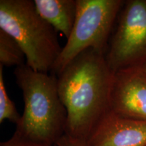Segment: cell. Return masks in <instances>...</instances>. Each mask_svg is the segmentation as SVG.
Listing matches in <instances>:
<instances>
[{
	"mask_svg": "<svg viewBox=\"0 0 146 146\" xmlns=\"http://www.w3.org/2000/svg\"><path fill=\"white\" fill-rule=\"evenodd\" d=\"M87 146H146V121L118 116L110 110L86 139Z\"/></svg>",
	"mask_w": 146,
	"mask_h": 146,
	"instance_id": "7",
	"label": "cell"
},
{
	"mask_svg": "<svg viewBox=\"0 0 146 146\" xmlns=\"http://www.w3.org/2000/svg\"><path fill=\"white\" fill-rule=\"evenodd\" d=\"M56 144L58 146H87L86 140L72 137L67 134L64 135Z\"/></svg>",
	"mask_w": 146,
	"mask_h": 146,
	"instance_id": "12",
	"label": "cell"
},
{
	"mask_svg": "<svg viewBox=\"0 0 146 146\" xmlns=\"http://www.w3.org/2000/svg\"><path fill=\"white\" fill-rule=\"evenodd\" d=\"M24 110L15 133L33 141L54 145L66 134L67 112L60 98L57 76L38 72L27 64L16 67Z\"/></svg>",
	"mask_w": 146,
	"mask_h": 146,
	"instance_id": "2",
	"label": "cell"
},
{
	"mask_svg": "<svg viewBox=\"0 0 146 146\" xmlns=\"http://www.w3.org/2000/svg\"><path fill=\"white\" fill-rule=\"evenodd\" d=\"M114 74L104 54L88 49L56 75L60 98L67 112L66 134L87 139L110 110Z\"/></svg>",
	"mask_w": 146,
	"mask_h": 146,
	"instance_id": "1",
	"label": "cell"
},
{
	"mask_svg": "<svg viewBox=\"0 0 146 146\" xmlns=\"http://www.w3.org/2000/svg\"><path fill=\"white\" fill-rule=\"evenodd\" d=\"M0 146H58L57 144H47L33 141L25 137H23L14 132L11 137L7 141L1 142Z\"/></svg>",
	"mask_w": 146,
	"mask_h": 146,
	"instance_id": "11",
	"label": "cell"
},
{
	"mask_svg": "<svg viewBox=\"0 0 146 146\" xmlns=\"http://www.w3.org/2000/svg\"><path fill=\"white\" fill-rule=\"evenodd\" d=\"M3 66L0 64V123L8 120L16 125L21 115L18 112L15 104L7 93L3 78Z\"/></svg>",
	"mask_w": 146,
	"mask_h": 146,
	"instance_id": "10",
	"label": "cell"
},
{
	"mask_svg": "<svg viewBox=\"0 0 146 146\" xmlns=\"http://www.w3.org/2000/svg\"><path fill=\"white\" fill-rule=\"evenodd\" d=\"M38 13L45 21L68 39L75 22L76 0H34Z\"/></svg>",
	"mask_w": 146,
	"mask_h": 146,
	"instance_id": "8",
	"label": "cell"
},
{
	"mask_svg": "<svg viewBox=\"0 0 146 146\" xmlns=\"http://www.w3.org/2000/svg\"><path fill=\"white\" fill-rule=\"evenodd\" d=\"M141 69H142V70H143V72H144V74L146 75V62L144 64L143 66L141 67Z\"/></svg>",
	"mask_w": 146,
	"mask_h": 146,
	"instance_id": "13",
	"label": "cell"
},
{
	"mask_svg": "<svg viewBox=\"0 0 146 146\" xmlns=\"http://www.w3.org/2000/svg\"><path fill=\"white\" fill-rule=\"evenodd\" d=\"M0 29L18 43L33 70L52 72L59 58L56 31L36 10L32 0H0Z\"/></svg>",
	"mask_w": 146,
	"mask_h": 146,
	"instance_id": "3",
	"label": "cell"
},
{
	"mask_svg": "<svg viewBox=\"0 0 146 146\" xmlns=\"http://www.w3.org/2000/svg\"><path fill=\"white\" fill-rule=\"evenodd\" d=\"M25 64V55L18 43L10 35L0 29V64L18 67Z\"/></svg>",
	"mask_w": 146,
	"mask_h": 146,
	"instance_id": "9",
	"label": "cell"
},
{
	"mask_svg": "<svg viewBox=\"0 0 146 146\" xmlns=\"http://www.w3.org/2000/svg\"><path fill=\"white\" fill-rule=\"evenodd\" d=\"M110 110L123 117L146 121V75L141 68L114 74Z\"/></svg>",
	"mask_w": 146,
	"mask_h": 146,
	"instance_id": "6",
	"label": "cell"
},
{
	"mask_svg": "<svg viewBox=\"0 0 146 146\" xmlns=\"http://www.w3.org/2000/svg\"><path fill=\"white\" fill-rule=\"evenodd\" d=\"M77 11L72 31L62 47L52 73L58 75L78 55L88 49L105 54L125 1L76 0Z\"/></svg>",
	"mask_w": 146,
	"mask_h": 146,
	"instance_id": "4",
	"label": "cell"
},
{
	"mask_svg": "<svg viewBox=\"0 0 146 146\" xmlns=\"http://www.w3.org/2000/svg\"><path fill=\"white\" fill-rule=\"evenodd\" d=\"M104 57L114 74L146 62V0L125 1Z\"/></svg>",
	"mask_w": 146,
	"mask_h": 146,
	"instance_id": "5",
	"label": "cell"
}]
</instances>
